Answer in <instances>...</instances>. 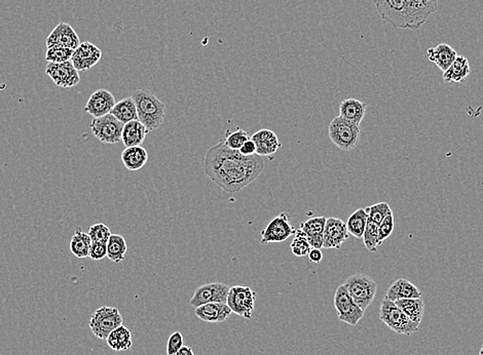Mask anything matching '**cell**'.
<instances>
[{"instance_id": "cell-1", "label": "cell", "mask_w": 483, "mask_h": 355, "mask_svg": "<svg viewBox=\"0 0 483 355\" xmlns=\"http://www.w3.org/2000/svg\"><path fill=\"white\" fill-rule=\"evenodd\" d=\"M263 170L265 161L261 156H244L240 151L228 148L223 139L208 150L204 159L205 174L228 193L241 192L253 183Z\"/></svg>"}, {"instance_id": "cell-2", "label": "cell", "mask_w": 483, "mask_h": 355, "mask_svg": "<svg viewBox=\"0 0 483 355\" xmlns=\"http://www.w3.org/2000/svg\"><path fill=\"white\" fill-rule=\"evenodd\" d=\"M132 97L136 104L138 121L148 132L157 130L166 119V104L147 90L135 91Z\"/></svg>"}, {"instance_id": "cell-3", "label": "cell", "mask_w": 483, "mask_h": 355, "mask_svg": "<svg viewBox=\"0 0 483 355\" xmlns=\"http://www.w3.org/2000/svg\"><path fill=\"white\" fill-rule=\"evenodd\" d=\"M380 319L391 328L393 332L400 335L414 334L418 330V323L412 321L394 301L385 298L381 304Z\"/></svg>"}, {"instance_id": "cell-4", "label": "cell", "mask_w": 483, "mask_h": 355, "mask_svg": "<svg viewBox=\"0 0 483 355\" xmlns=\"http://www.w3.org/2000/svg\"><path fill=\"white\" fill-rule=\"evenodd\" d=\"M328 133L332 143L340 150L352 151L358 145L361 130L360 126L338 116L330 123Z\"/></svg>"}, {"instance_id": "cell-5", "label": "cell", "mask_w": 483, "mask_h": 355, "mask_svg": "<svg viewBox=\"0 0 483 355\" xmlns=\"http://www.w3.org/2000/svg\"><path fill=\"white\" fill-rule=\"evenodd\" d=\"M343 286L347 288L354 301L364 312L373 301L376 290H378L376 281L369 275L363 274H356L348 277Z\"/></svg>"}, {"instance_id": "cell-6", "label": "cell", "mask_w": 483, "mask_h": 355, "mask_svg": "<svg viewBox=\"0 0 483 355\" xmlns=\"http://www.w3.org/2000/svg\"><path fill=\"white\" fill-rule=\"evenodd\" d=\"M123 316L117 308L102 306L93 314L88 326L95 337L106 341L112 330L123 325Z\"/></svg>"}, {"instance_id": "cell-7", "label": "cell", "mask_w": 483, "mask_h": 355, "mask_svg": "<svg viewBox=\"0 0 483 355\" xmlns=\"http://www.w3.org/2000/svg\"><path fill=\"white\" fill-rule=\"evenodd\" d=\"M334 306L338 312V319L348 325H358L364 315V310L354 301L345 286L341 285L334 295Z\"/></svg>"}, {"instance_id": "cell-8", "label": "cell", "mask_w": 483, "mask_h": 355, "mask_svg": "<svg viewBox=\"0 0 483 355\" xmlns=\"http://www.w3.org/2000/svg\"><path fill=\"white\" fill-rule=\"evenodd\" d=\"M256 301V293L252 288L234 286L230 288L227 304L234 314L250 319L253 314Z\"/></svg>"}, {"instance_id": "cell-9", "label": "cell", "mask_w": 483, "mask_h": 355, "mask_svg": "<svg viewBox=\"0 0 483 355\" xmlns=\"http://www.w3.org/2000/svg\"><path fill=\"white\" fill-rule=\"evenodd\" d=\"M90 128L93 135L101 143L114 145L121 142L124 124L112 114L93 119Z\"/></svg>"}, {"instance_id": "cell-10", "label": "cell", "mask_w": 483, "mask_h": 355, "mask_svg": "<svg viewBox=\"0 0 483 355\" xmlns=\"http://www.w3.org/2000/svg\"><path fill=\"white\" fill-rule=\"evenodd\" d=\"M407 29L418 30L438 10V0H405Z\"/></svg>"}, {"instance_id": "cell-11", "label": "cell", "mask_w": 483, "mask_h": 355, "mask_svg": "<svg viewBox=\"0 0 483 355\" xmlns=\"http://www.w3.org/2000/svg\"><path fill=\"white\" fill-rule=\"evenodd\" d=\"M380 17L395 29H407L405 0H373Z\"/></svg>"}, {"instance_id": "cell-12", "label": "cell", "mask_w": 483, "mask_h": 355, "mask_svg": "<svg viewBox=\"0 0 483 355\" xmlns=\"http://www.w3.org/2000/svg\"><path fill=\"white\" fill-rule=\"evenodd\" d=\"M296 228L290 225L289 217L286 214H280L274 217L261 232V245L283 243L291 235L296 234Z\"/></svg>"}, {"instance_id": "cell-13", "label": "cell", "mask_w": 483, "mask_h": 355, "mask_svg": "<svg viewBox=\"0 0 483 355\" xmlns=\"http://www.w3.org/2000/svg\"><path fill=\"white\" fill-rule=\"evenodd\" d=\"M230 288L227 285L221 283L201 286L190 299V305L197 308L209 303H227Z\"/></svg>"}, {"instance_id": "cell-14", "label": "cell", "mask_w": 483, "mask_h": 355, "mask_svg": "<svg viewBox=\"0 0 483 355\" xmlns=\"http://www.w3.org/2000/svg\"><path fill=\"white\" fill-rule=\"evenodd\" d=\"M46 74L59 88H73L81 82L79 72L73 66L72 61L60 64L48 63L46 67Z\"/></svg>"}, {"instance_id": "cell-15", "label": "cell", "mask_w": 483, "mask_h": 355, "mask_svg": "<svg viewBox=\"0 0 483 355\" xmlns=\"http://www.w3.org/2000/svg\"><path fill=\"white\" fill-rule=\"evenodd\" d=\"M115 104L117 102H115L114 95L105 88H100L88 98L84 110L88 114L92 115L94 119H99V117L110 114Z\"/></svg>"}, {"instance_id": "cell-16", "label": "cell", "mask_w": 483, "mask_h": 355, "mask_svg": "<svg viewBox=\"0 0 483 355\" xmlns=\"http://www.w3.org/2000/svg\"><path fill=\"white\" fill-rule=\"evenodd\" d=\"M102 58V51L90 41L79 44L73 52L72 63L77 71H88L96 66Z\"/></svg>"}, {"instance_id": "cell-17", "label": "cell", "mask_w": 483, "mask_h": 355, "mask_svg": "<svg viewBox=\"0 0 483 355\" xmlns=\"http://www.w3.org/2000/svg\"><path fill=\"white\" fill-rule=\"evenodd\" d=\"M347 224L343 220L338 218H327L325 225L324 234H323V248H338L349 239Z\"/></svg>"}, {"instance_id": "cell-18", "label": "cell", "mask_w": 483, "mask_h": 355, "mask_svg": "<svg viewBox=\"0 0 483 355\" xmlns=\"http://www.w3.org/2000/svg\"><path fill=\"white\" fill-rule=\"evenodd\" d=\"M46 46L52 44L64 46L75 51L81 43L79 36L70 24L61 22L46 37Z\"/></svg>"}, {"instance_id": "cell-19", "label": "cell", "mask_w": 483, "mask_h": 355, "mask_svg": "<svg viewBox=\"0 0 483 355\" xmlns=\"http://www.w3.org/2000/svg\"><path fill=\"white\" fill-rule=\"evenodd\" d=\"M194 314L206 323H218L227 321L232 312L227 303H209L197 307Z\"/></svg>"}, {"instance_id": "cell-20", "label": "cell", "mask_w": 483, "mask_h": 355, "mask_svg": "<svg viewBox=\"0 0 483 355\" xmlns=\"http://www.w3.org/2000/svg\"><path fill=\"white\" fill-rule=\"evenodd\" d=\"M326 220L325 217H314L301 223V232L305 233L312 248H323V234Z\"/></svg>"}, {"instance_id": "cell-21", "label": "cell", "mask_w": 483, "mask_h": 355, "mask_svg": "<svg viewBox=\"0 0 483 355\" xmlns=\"http://www.w3.org/2000/svg\"><path fill=\"white\" fill-rule=\"evenodd\" d=\"M252 141L256 145V154L259 156H270L274 155L281 147V142L279 138L272 130L267 128L256 132L251 137Z\"/></svg>"}, {"instance_id": "cell-22", "label": "cell", "mask_w": 483, "mask_h": 355, "mask_svg": "<svg viewBox=\"0 0 483 355\" xmlns=\"http://www.w3.org/2000/svg\"><path fill=\"white\" fill-rule=\"evenodd\" d=\"M385 298L394 302L402 299L422 298V292L407 279H399L390 286Z\"/></svg>"}, {"instance_id": "cell-23", "label": "cell", "mask_w": 483, "mask_h": 355, "mask_svg": "<svg viewBox=\"0 0 483 355\" xmlns=\"http://www.w3.org/2000/svg\"><path fill=\"white\" fill-rule=\"evenodd\" d=\"M427 55L429 61L435 64L443 72L451 67L458 57L456 51L446 43H440L435 48H430L427 51Z\"/></svg>"}, {"instance_id": "cell-24", "label": "cell", "mask_w": 483, "mask_h": 355, "mask_svg": "<svg viewBox=\"0 0 483 355\" xmlns=\"http://www.w3.org/2000/svg\"><path fill=\"white\" fill-rule=\"evenodd\" d=\"M147 128L140 121H132L124 124L121 142L127 147L141 146L148 134Z\"/></svg>"}, {"instance_id": "cell-25", "label": "cell", "mask_w": 483, "mask_h": 355, "mask_svg": "<svg viewBox=\"0 0 483 355\" xmlns=\"http://www.w3.org/2000/svg\"><path fill=\"white\" fill-rule=\"evenodd\" d=\"M366 113V104L356 99H345L340 105V116L360 126Z\"/></svg>"}, {"instance_id": "cell-26", "label": "cell", "mask_w": 483, "mask_h": 355, "mask_svg": "<svg viewBox=\"0 0 483 355\" xmlns=\"http://www.w3.org/2000/svg\"><path fill=\"white\" fill-rule=\"evenodd\" d=\"M148 161V153L143 146L127 147L121 152V161L127 170L136 172L141 170Z\"/></svg>"}, {"instance_id": "cell-27", "label": "cell", "mask_w": 483, "mask_h": 355, "mask_svg": "<svg viewBox=\"0 0 483 355\" xmlns=\"http://www.w3.org/2000/svg\"><path fill=\"white\" fill-rule=\"evenodd\" d=\"M470 72L468 59L464 55H458L451 67L443 72V81L446 83H461L466 81Z\"/></svg>"}, {"instance_id": "cell-28", "label": "cell", "mask_w": 483, "mask_h": 355, "mask_svg": "<svg viewBox=\"0 0 483 355\" xmlns=\"http://www.w3.org/2000/svg\"><path fill=\"white\" fill-rule=\"evenodd\" d=\"M106 342L114 351H128L133 346L132 333L125 326H119L110 333Z\"/></svg>"}, {"instance_id": "cell-29", "label": "cell", "mask_w": 483, "mask_h": 355, "mask_svg": "<svg viewBox=\"0 0 483 355\" xmlns=\"http://www.w3.org/2000/svg\"><path fill=\"white\" fill-rule=\"evenodd\" d=\"M110 114L123 124L138 119L136 104H135L133 97L125 98V99L117 102Z\"/></svg>"}, {"instance_id": "cell-30", "label": "cell", "mask_w": 483, "mask_h": 355, "mask_svg": "<svg viewBox=\"0 0 483 355\" xmlns=\"http://www.w3.org/2000/svg\"><path fill=\"white\" fill-rule=\"evenodd\" d=\"M395 303L412 321L420 325L425 310V303L422 298L402 299L396 301Z\"/></svg>"}, {"instance_id": "cell-31", "label": "cell", "mask_w": 483, "mask_h": 355, "mask_svg": "<svg viewBox=\"0 0 483 355\" xmlns=\"http://www.w3.org/2000/svg\"><path fill=\"white\" fill-rule=\"evenodd\" d=\"M91 246H92V239H91L88 232H83L81 229H77L72 235L70 245V250L77 258H88Z\"/></svg>"}, {"instance_id": "cell-32", "label": "cell", "mask_w": 483, "mask_h": 355, "mask_svg": "<svg viewBox=\"0 0 483 355\" xmlns=\"http://www.w3.org/2000/svg\"><path fill=\"white\" fill-rule=\"evenodd\" d=\"M128 246L125 237L121 234H112L107 241V257L114 263H121L126 258Z\"/></svg>"}, {"instance_id": "cell-33", "label": "cell", "mask_w": 483, "mask_h": 355, "mask_svg": "<svg viewBox=\"0 0 483 355\" xmlns=\"http://www.w3.org/2000/svg\"><path fill=\"white\" fill-rule=\"evenodd\" d=\"M369 215L364 208H358L348 219L347 228L349 234L353 235L356 239H362L366 228Z\"/></svg>"}, {"instance_id": "cell-34", "label": "cell", "mask_w": 483, "mask_h": 355, "mask_svg": "<svg viewBox=\"0 0 483 355\" xmlns=\"http://www.w3.org/2000/svg\"><path fill=\"white\" fill-rule=\"evenodd\" d=\"M73 52L74 51L70 48L52 44V46H46V61L48 63H65V62L72 61Z\"/></svg>"}, {"instance_id": "cell-35", "label": "cell", "mask_w": 483, "mask_h": 355, "mask_svg": "<svg viewBox=\"0 0 483 355\" xmlns=\"http://www.w3.org/2000/svg\"><path fill=\"white\" fill-rule=\"evenodd\" d=\"M363 241H364L365 248L369 252L374 253L378 250L380 243H378V225L374 223L373 221L369 219L367 221L366 228H365L364 234H363Z\"/></svg>"}, {"instance_id": "cell-36", "label": "cell", "mask_w": 483, "mask_h": 355, "mask_svg": "<svg viewBox=\"0 0 483 355\" xmlns=\"http://www.w3.org/2000/svg\"><path fill=\"white\" fill-rule=\"evenodd\" d=\"M290 248H291L292 254L296 257L307 256L310 250H312L305 233L301 232L300 228L296 229L293 241H292L291 245H290Z\"/></svg>"}, {"instance_id": "cell-37", "label": "cell", "mask_w": 483, "mask_h": 355, "mask_svg": "<svg viewBox=\"0 0 483 355\" xmlns=\"http://www.w3.org/2000/svg\"><path fill=\"white\" fill-rule=\"evenodd\" d=\"M364 210L365 212L367 213V215H369V219L373 221L374 223L378 224V225H380V224L384 221L385 217L393 214L389 203H376V205L365 208Z\"/></svg>"}, {"instance_id": "cell-38", "label": "cell", "mask_w": 483, "mask_h": 355, "mask_svg": "<svg viewBox=\"0 0 483 355\" xmlns=\"http://www.w3.org/2000/svg\"><path fill=\"white\" fill-rule=\"evenodd\" d=\"M249 134L246 130L238 128L234 132L230 133V130L225 135V145L232 150H240L242 146L250 139Z\"/></svg>"}, {"instance_id": "cell-39", "label": "cell", "mask_w": 483, "mask_h": 355, "mask_svg": "<svg viewBox=\"0 0 483 355\" xmlns=\"http://www.w3.org/2000/svg\"><path fill=\"white\" fill-rule=\"evenodd\" d=\"M88 234L90 235L92 243H107L112 233L105 224L97 223L88 228Z\"/></svg>"}, {"instance_id": "cell-40", "label": "cell", "mask_w": 483, "mask_h": 355, "mask_svg": "<svg viewBox=\"0 0 483 355\" xmlns=\"http://www.w3.org/2000/svg\"><path fill=\"white\" fill-rule=\"evenodd\" d=\"M394 227H395V223H394L393 214L389 215L378 225V243H380V246H382L385 239L391 236L392 233L394 232Z\"/></svg>"}, {"instance_id": "cell-41", "label": "cell", "mask_w": 483, "mask_h": 355, "mask_svg": "<svg viewBox=\"0 0 483 355\" xmlns=\"http://www.w3.org/2000/svg\"><path fill=\"white\" fill-rule=\"evenodd\" d=\"M185 346V338L180 332L171 334L167 343V355H174L179 349Z\"/></svg>"}, {"instance_id": "cell-42", "label": "cell", "mask_w": 483, "mask_h": 355, "mask_svg": "<svg viewBox=\"0 0 483 355\" xmlns=\"http://www.w3.org/2000/svg\"><path fill=\"white\" fill-rule=\"evenodd\" d=\"M107 257V243H92L88 258L93 261H101Z\"/></svg>"}, {"instance_id": "cell-43", "label": "cell", "mask_w": 483, "mask_h": 355, "mask_svg": "<svg viewBox=\"0 0 483 355\" xmlns=\"http://www.w3.org/2000/svg\"><path fill=\"white\" fill-rule=\"evenodd\" d=\"M240 153L244 156H251V155L256 154V145L253 141H252L251 138L242 146Z\"/></svg>"}, {"instance_id": "cell-44", "label": "cell", "mask_w": 483, "mask_h": 355, "mask_svg": "<svg viewBox=\"0 0 483 355\" xmlns=\"http://www.w3.org/2000/svg\"><path fill=\"white\" fill-rule=\"evenodd\" d=\"M307 256H309L310 261L316 264L320 263L323 260V254L320 248H312Z\"/></svg>"}, {"instance_id": "cell-45", "label": "cell", "mask_w": 483, "mask_h": 355, "mask_svg": "<svg viewBox=\"0 0 483 355\" xmlns=\"http://www.w3.org/2000/svg\"><path fill=\"white\" fill-rule=\"evenodd\" d=\"M174 355H194V350L188 346H183L181 349H179Z\"/></svg>"}, {"instance_id": "cell-46", "label": "cell", "mask_w": 483, "mask_h": 355, "mask_svg": "<svg viewBox=\"0 0 483 355\" xmlns=\"http://www.w3.org/2000/svg\"><path fill=\"white\" fill-rule=\"evenodd\" d=\"M479 355H483V345L482 346V349H480Z\"/></svg>"}]
</instances>
